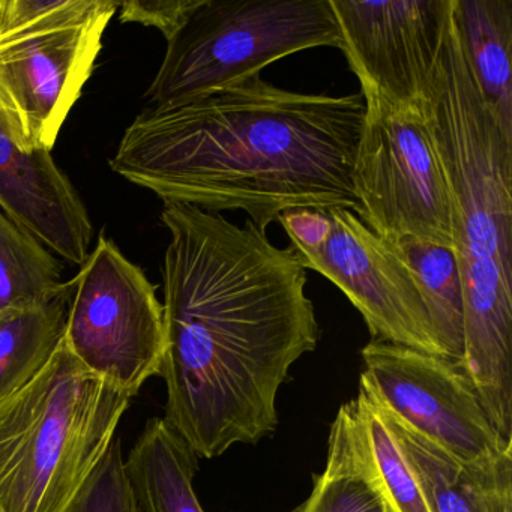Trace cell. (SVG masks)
Returning <instances> with one entry per match:
<instances>
[{"label": "cell", "mask_w": 512, "mask_h": 512, "mask_svg": "<svg viewBox=\"0 0 512 512\" xmlns=\"http://www.w3.org/2000/svg\"><path fill=\"white\" fill-rule=\"evenodd\" d=\"M164 421L199 458L278 427L277 395L320 340L307 271L253 221L164 203Z\"/></svg>", "instance_id": "6da1fadb"}, {"label": "cell", "mask_w": 512, "mask_h": 512, "mask_svg": "<svg viewBox=\"0 0 512 512\" xmlns=\"http://www.w3.org/2000/svg\"><path fill=\"white\" fill-rule=\"evenodd\" d=\"M364 118L361 94H301L254 77L203 100L146 106L110 169L164 203L245 212L263 233L292 209L359 215L353 161Z\"/></svg>", "instance_id": "7a4b0ae2"}, {"label": "cell", "mask_w": 512, "mask_h": 512, "mask_svg": "<svg viewBox=\"0 0 512 512\" xmlns=\"http://www.w3.org/2000/svg\"><path fill=\"white\" fill-rule=\"evenodd\" d=\"M421 110L451 200L461 364L491 424L512 442V139L482 98L454 13Z\"/></svg>", "instance_id": "3957f363"}, {"label": "cell", "mask_w": 512, "mask_h": 512, "mask_svg": "<svg viewBox=\"0 0 512 512\" xmlns=\"http://www.w3.org/2000/svg\"><path fill=\"white\" fill-rule=\"evenodd\" d=\"M133 397L62 340L31 383L0 400V512H67Z\"/></svg>", "instance_id": "277c9868"}, {"label": "cell", "mask_w": 512, "mask_h": 512, "mask_svg": "<svg viewBox=\"0 0 512 512\" xmlns=\"http://www.w3.org/2000/svg\"><path fill=\"white\" fill-rule=\"evenodd\" d=\"M341 50L329 0H199L167 41L148 106L167 107L242 85L275 62L304 52Z\"/></svg>", "instance_id": "5b68a950"}, {"label": "cell", "mask_w": 512, "mask_h": 512, "mask_svg": "<svg viewBox=\"0 0 512 512\" xmlns=\"http://www.w3.org/2000/svg\"><path fill=\"white\" fill-rule=\"evenodd\" d=\"M277 221L302 268L319 272L347 296L373 340L448 358L409 266L356 212L292 209Z\"/></svg>", "instance_id": "8992f818"}, {"label": "cell", "mask_w": 512, "mask_h": 512, "mask_svg": "<svg viewBox=\"0 0 512 512\" xmlns=\"http://www.w3.org/2000/svg\"><path fill=\"white\" fill-rule=\"evenodd\" d=\"M361 95L364 127L353 161L359 217L391 244L416 238L454 248L448 185L422 110Z\"/></svg>", "instance_id": "52a82bcc"}, {"label": "cell", "mask_w": 512, "mask_h": 512, "mask_svg": "<svg viewBox=\"0 0 512 512\" xmlns=\"http://www.w3.org/2000/svg\"><path fill=\"white\" fill-rule=\"evenodd\" d=\"M70 284L65 346L92 373L136 395L160 376L166 349L157 286L104 235Z\"/></svg>", "instance_id": "ba28073f"}, {"label": "cell", "mask_w": 512, "mask_h": 512, "mask_svg": "<svg viewBox=\"0 0 512 512\" xmlns=\"http://www.w3.org/2000/svg\"><path fill=\"white\" fill-rule=\"evenodd\" d=\"M361 355L359 383L461 463L512 451V442H505L488 419L461 361L379 340H371Z\"/></svg>", "instance_id": "9c48e42d"}, {"label": "cell", "mask_w": 512, "mask_h": 512, "mask_svg": "<svg viewBox=\"0 0 512 512\" xmlns=\"http://www.w3.org/2000/svg\"><path fill=\"white\" fill-rule=\"evenodd\" d=\"M119 2L88 20L0 46V119L25 151H53L88 83Z\"/></svg>", "instance_id": "30bf717a"}, {"label": "cell", "mask_w": 512, "mask_h": 512, "mask_svg": "<svg viewBox=\"0 0 512 512\" xmlns=\"http://www.w3.org/2000/svg\"><path fill=\"white\" fill-rule=\"evenodd\" d=\"M329 2L341 52L361 83V94L421 110L445 44L452 0Z\"/></svg>", "instance_id": "8fae6325"}, {"label": "cell", "mask_w": 512, "mask_h": 512, "mask_svg": "<svg viewBox=\"0 0 512 512\" xmlns=\"http://www.w3.org/2000/svg\"><path fill=\"white\" fill-rule=\"evenodd\" d=\"M0 211L67 262L82 266L94 236L91 218L52 151H25L0 119Z\"/></svg>", "instance_id": "7c38bea8"}, {"label": "cell", "mask_w": 512, "mask_h": 512, "mask_svg": "<svg viewBox=\"0 0 512 512\" xmlns=\"http://www.w3.org/2000/svg\"><path fill=\"white\" fill-rule=\"evenodd\" d=\"M376 401L430 512H512V451L481 463H461Z\"/></svg>", "instance_id": "4fadbf2b"}, {"label": "cell", "mask_w": 512, "mask_h": 512, "mask_svg": "<svg viewBox=\"0 0 512 512\" xmlns=\"http://www.w3.org/2000/svg\"><path fill=\"white\" fill-rule=\"evenodd\" d=\"M292 512H394L355 398L338 410L325 469L314 475L313 491Z\"/></svg>", "instance_id": "5bb4252c"}, {"label": "cell", "mask_w": 512, "mask_h": 512, "mask_svg": "<svg viewBox=\"0 0 512 512\" xmlns=\"http://www.w3.org/2000/svg\"><path fill=\"white\" fill-rule=\"evenodd\" d=\"M452 13L482 98L512 139V0H454Z\"/></svg>", "instance_id": "9a60e30c"}, {"label": "cell", "mask_w": 512, "mask_h": 512, "mask_svg": "<svg viewBox=\"0 0 512 512\" xmlns=\"http://www.w3.org/2000/svg\"><path fill=\"white\" fill-rule=\"evenodd\" d=\"M125 467L140 512H205L193 485L199 457L164 418L146 422Z\"/></svg>", "instance_id": "2e32d148"}, {"label": "cell", "mask_w": 512, "mask_h": 512, "mask_svg": "<svg viewBox=\"0 0 512 512\" xmlns=\"http://www.w3.org/2000/svg\"><path fill=\"white\" fill-rule=\"evenodd\" d=\"M68 299L70 293L0 311V400L25 388L49 364L64 340Z\"/></svg>", "instance_id": "e0dca14e"}, {"label": "cell", "mask_w": 512, "mask_h": 512, "mask_svg": "<svg viewBox=\"0 0 512 512\" xmlns=\"http://www.w3.org/2000/svg\"><path fill=\"white\" fill-rule=\"evenodd\" d=\"M418 283L434 331L448 358L461 361L464 346V292L454 248L416 238L394 242Z\"/></svg>", "instance_id": "ac0fdd59"}, {"label": "cell", "mask_w": 512, "mask_h": 512, "mask_svg": "<svg viewBox=\"0 0 512 512\" xmlns=\"http://www.w3.org/2000/svg\"><path fill=\"white\" fill-rule=\"evenodd\" d=\"M70 290L55 254L0 211V311L47 304Z\"/></svg>", "instance_id": "d6986e66"}, {"label": "cell", "mask_w": 512, "mask_h": 512, "mask_svg": "<svg viewBox=\"0 0 512 512\" xmlns=\"http://www.w3.org/2000/svg\"><path fill=\"white\" fill-rule=\"evenodd\" d=\"M355 400L358 401L371 454L385 485L392 511L430 512L424 493L419 488L409 464L404 460L400 446L389 430L376 401L362 386H359Z\"/></svg>", "instance_id": "ffe728a7"}, {"label": "cell", "mask_w": 512, "mask_h": 512, "mask_svg": "<svg viewBox=\"0 0 512 512\" xmlns=\"http://www.w3.org/2000/svg\"><path fill=\"white\" fill-rule=\"evenodd\" d=\"M103 5L104 0H0V46L47 29L85 22Z\"/></svg>", "instance_id": "44dd1931"}, {"label": "cell", "mask_w": 512, "mask_h": 512, "mask_svg": "<svg viewBox=\"0 0 512 512\" xmlns=\"http://www.w3.org/2000/svg\"><path fill=\"white\" fill-rule=\"evenodd\" d=\"M67 512H140L118 437L113 439L109 451L74 497Z\"/></svg>", "instance_id": "7402d4cb"}, {"label": "cell", "mask_w": 512, "mask_h": 512, "mask_svg": "<svg viewBox=\"0 0 512 512\" xmlns=\"http://www.w3.org/2000/svg\"><path fill=\"white\" fill-rule=\"evenodd\" d=\"M197 5L199 0H130L119 4V19L158 29L169 41Z\"/></svg>", "instance_id": "603a6c76"}]
</instances>
